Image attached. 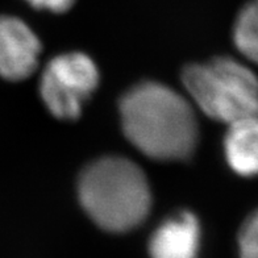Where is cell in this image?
Listing matches in <instances>:
<instances>
[{
    "instance_id": "obj_1",
    "label": "cell",
    "mask_w": 258,
    "mask_h": 258,
    "mask_svg": "<svg viewBox=\"0 0 258 258\" xmlns=\"http://www.w3.org/2000/svg\"><path fill=\"white\" fill-rule=\"evenodd\" d=\"M121 126L129 143L152 160H186L198 144L192 105L158 82H141L121 96Z\"/></svg>"
},
{
    "instance_id": "obj_2",
    "label": "cell",
    "mask_w": 258,
    "mask_h": 258,
    "mask_svg": "<svg viewBox=\"0 0 258 258\" xmlns=\"http://www.w3.org/2000/svg\"><path fill=\"white\" fill-rule=\"evenodd\" d=\"M82 207L100 228L122 233L149 215L152 194L145 173L128 158L102 157L86 166L78 182Z\"/></svg>"
},
{
    "instance_id": "obj_3",
    "label": "cell",
    "mask_w": 258,
    "mask_h": 258,
    "mask_svg": "<svg viewBox=\"0 0 258 258\" xmlns=\"http://www.w3.org/2000/svg\"><path fill=\"white\" fill-rule=\"evenodd\" d=\"M182 82L202 112L231 124L258 116V77L231 57H216L184 68Z\"/></svg>"
},
{
    "instance_id": "obj_4",
    "label": "cell",
    "mask_w": 258,
    "mask_h": 258,
    "mask_svg": "<svg viewBox=\"0 0 258 258\" xmlns=\"http://www.w3.org/2000/svg\"><path fill=\"white\" fill-rule=\"evenodd\" d=\"M99 70L85 53H64L46 64L40 81L45 105L61 120H75L83 104L98 87Z\"/></svg>"
},
{
    "instance_id": "obj_5",
    "label": "cell",
    "mask_w": 258,
    "mask_h": 258,
    "mask_svg": "<svg viewBox=\"0 0 258 258\" xmlns=\"http://www.w3.org/2000/svg\"><path fill=\"white\" fill-rule=\"evenodd\" d=\"M40 53V40L24 21L0 16V77L14 82L31 77Z\"/></svg>"
},
{
    "instance_id": "obj_6",
    "label": "cell",
    "mask_w": 258,
    "mask_h": 258,
    "mask_svg": "<svg viewBox=\"0 0 258 258\" xmlns=\"http://www.w3.org/2000/svg\"><path fill=\"white\" fill-rule=\"evenodd\" d=\"M201 224L190 211H180L162 221L149 240L152 258H198Z\"/></svg>"
},
{
    "instance_id": "obj_7",
    "label": "cell",
    "mask_w": 258,
    "mask_h": 258,
    "mask_svg": "<svg viewBox=\"0 0 258 258\" xmlns=\"http://www.w3.org/2000/svg\"><path fill=\"white\" fill-rule=\"evenodd\" d=\"M224 156L232 171L242 178L258 177V116L228 124Z\"/></svg>"
},
{
    "instance_id": "obj_8",
    "label": "cell",
    "mask_w": 258,
    "mask_h": 258,
    "mask_svg": "<svg viewBox=\"0 0 258 258\" xmlns=\"http://www.w3.org/2000/svg\"><path fill=\"white\" fill-rule=\"evenodd\" d=\"M233 42L245 58L258 64V0H250L238 12L233 25Z\"/></svg>"
},
{
    "instance_id": "obj_9",
    "label": "cell",
    "mask_w": 258,
    "mask_h": 258,
    "mask_svg": "<svg viewBox=\"0 0 258 258\" xmlns=\"http://www.w3.org/2000/svg\"><path fill=\"white\" fill-rule=\"evenodd\" d=\"M240 258H258V208L245 219L238 231Z\"/></svg>"
},
{
    "instance_id": "obj_10",
    "label": "cell",
    "mask_w": 258,
    "mask_h": 258,
    "mask_svg": "<svg viewBox=\"0 0 258 258\" xmlns=\"http://www.w3.org/2000/svg\"><path fill=\"white\" fill-rule=\"evenodd\" d=\"M27 2L37 10H49L55 14L66 12L75 3V0H27Z\"/></svg>"
}]
</instances>
